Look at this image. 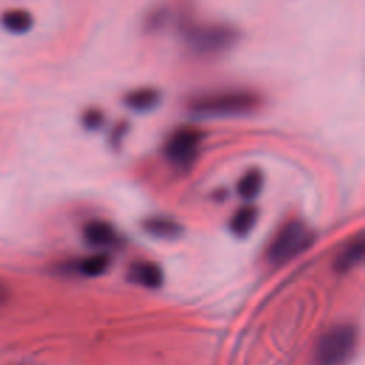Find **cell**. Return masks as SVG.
I'll use <instances>...</instances> for the list:
<instances>
[{
  "instance_id": "6da1fadb",
  "label": "cell",
  "mask_w": 365,
  "mask_h": 365,
  "mask_svg": "<svg viewBox=\"0 0 365 365\" xmlns=\"http://www.w3.org/2000/svg\"><path fill=\"white\" fill-rule=\"evenodd\" d=\"M258 103V97L252 93L224 91L191 100L188 110L198 117H231L251 113Z\"/></svg>"
},
{
  "instance_id": "7a4b0ae2",
  "label": "cell",
  "mask_w": 365,
  "mask_h": 365,
  "mask_svg": "<svg viewBox=\"0 0 365 365\" xmlns=\"http://www.w3.org/2000/svg\"><path fill=\"white\" fill-rule=\"evenodd\" d=\"M358 344L356 328L351 324H338L327 329L314 349L315 365H344L355 352Z\"/></svg>"
},
{
  "instance_id": "3957f363",
  "label": "cell",
  "mask_w": 365,
  "mask_h": 365,
  "mask_svg": "<svg viewBox=\"0 0 365 365\" xmlns=\"http://www.w3.org/2000/svg\"><path fill=\"white\" fill-rule=\"evenodd\" d=\"M314 241V234L301 221H289L275 235L268 247V261L271 264H285L304 252Z\"/></svg>"
},
{
  "instance_id": "277c9868",
  "label": "cell",
  "mask_w": 365,
  "mask_h": 365,
  "mask_svg": "<svg viewBox=\"0 0 365 365\" xmlns=\"http://www.w3.org/2000/svg\"><path fill=\"white\" fill-rule=\"evenodd\" d=\"M238 38V33L224 24H194L184 30V40L197 54H215L230 48Z\"/></svg>"
},
{
  "instance_id": "5b68a950",
  "label": "cell",
  "mask_w": 365,
  "mask_h": 365,
  "mask_svg": "<svg viewBox=\"0 0 365 365\" xmlns=\"http://www.w3.org/2000/svg\"><path fill=\"white\" fill-rule=\"evenodd\" d=\"M202 140V133L194 127H182L171 134L168 138L164 154L167 160L180 168L188 167L198 151L200 143Z\"/></svg>"
},
{
  "instance_id": "8992f818",
  "label": "cell",
  "mask_w": 365,
  "mask_h": 365,
  "mask_svg": "<svg viewBox=\"0 0 365 365\" xmlns=\"http://www.w3.org/2000/svg\"><path fill=\"white\" fill-rule=\"evenodd\" d=\"M128 277L131 281L147 288H158L163 284V271L151 261L134 262L128 269Z\"/></svg>"
},
{
  "instance_id": "52a82bcc",
  "label": "cell",
  "mask_w": 365,
  "mask_h": 365,
  "mask_svg": "<svg viewBox=\"0 0 365 365\" xmlns=\"http://www.w3.org/2000/svg\"><path fill=\"white\" fill-rule=\"evenodd\" d=\"M83 235L86 242L93 247H106L115 241V231L113 225L101 220L87 222L83 230Z\"/></svg>"
},
{
  "instance_id": "ba28073f",
  "label": "cell",
  "mask_w": 365,
  "mask_h": 365,
  "mask_svg": "<svg viewBox=\"0 0 365 365\" xmlns=\"http://www.w3.org/2000/svg\"><path fill=\"white\" fill-rule=\"evenodd\" d=\"M1 26L4 30L13 34L27 33L33 27V16L24 9H11L1 14Z\"/></svg>"
},
{
  "instance_id": "9c48e42d",
  "label": "cell",
  "mask_w": 365,
  "mask_h": 365,
  "mask_svg": "<svg viewBox=\"0 0 365 365\" xmlns=\"http://www.w3.org/2000/svg\"><path fill=\"white\" fill-rule=\"evenodd\" d=\"M160 101V94L155 88L145 87L138 88L131 93H128L124 98V103L128 108L134 111H148L154 108Z\"/></svg>"
},
{
  "instance_id": "30bf717a",
  "label": "cell",
  "mask_w": 365,
  "mask_h": 365,
  "mask_svg": "<svg viewBox=\"0 0 365 365\" xmlns=\"http://www.w3.org/2000/svg\"><path fill=\"white\" fill-rule=\"evenodd\" d=\"M364 251H365V241L361 237L355 238L354 241H351L336 257L335 259V268L341 272L351 269L352 267H355L364 257Z\"/></svg>"
},
{
  "instance_id": "8fae6325",
  "label": "cell",
  "mask_w": 365,
  "mask_h": 365,
  "mask_svg": "<svg viewBox=\"0 0 365 365\" xmlns=\"http://www.w3.org/2000/svg\"><path fill=\"white\" fill-rule=\"evenodd\" d=\"M258 212L254 207L245 205L234 212L230 221V230L237 237H245L255 225Z\"/></svg>"
},
{
  "instance_id": "7c38bea8",
  "label": "cell",
  "mask_w": 365,
  "mask_h": 365,
  "mask_svg": "<svg viewBox=\"0 0 365 365\" xmlns=\"http://www.w3.org/2000/svg\"><path fill=\"white\" fill-rule=\"evenodd\" d=\"M144 228L147 232H150L154 237L160 238H175L181 232V225L170 218L163 217H154L144 221Z\"/></svg>"
},
{
  "instance_id": "4fadbf2b",
  "label": "cell",
  "mask_w": 365,
  "mask_h": 365,
  "mask_svg": "<svg viewBox=\"0 0 365 365\" xmlns=\"http://www.w3.org/2000/svg\"><path fill=\"white\" fill-rule=\"evenodd\" d=\"M261 187H262L261 171L258 168H251L241 177L237 190L244 200H254L259 194Z\"/></svg>"
},
{
  "instance_id": "5bb4252c",
  "label": "cell",
  "mask_w": 365,
  "mask_h": 365,
  "mask_svg": "<svg viewBox=\"0 0 365 365\" xmlns=\"http://www.w3.org/2000/svg\"><path fill=\"white\" fill-rule=\"evenodd\" d=\"M108 264H110V259L107 255L96 254V255H91V257L83 259L78 265V269L81 271V274H84L87 277H97V275H101L107 269Z\"/></svg>"
},
{
  "instance_id": "9a60e30c",
  "label": "cell",
  "mask_w": 365,
  "mask_h": 365,
  "mask_svg": "<svg viewBox=\"0 0 365 365\" xmlns=\"http://www.w3.org/2000/svg\"><path fill=\"white\" fill-rule=\"evenodd\" d=\"M81 123L87 130H96L103 123V113L97 108H88L81 117Z\"/></svg>"
},
{
  "instance_id": "2e32d148",
  "label": "cell",
  "mask_w": 365,
  "mask_h": 365,
  "mask_svg": "<svg viewBox=\"0 0 365 365\" xmlns=\"http://www.w3.org/2000/svg\"><path fill=\"white\" fill-rule=\"evenodd\" d=\"M125 128H127V125H124V124H118V125H117V128H115V130H113V131H114V133H113V141H114V143H118V141H120V138H121V135L124 134Z\"/></svg>"
},
{
  "instance_id": "e0dca14e",
  "label": "cell",
  "mask_w": 365,
  "mask_h": 365,
  "mask_svg": "<svg viewBox=\"0 0 365 365\" xmlns=\"http://www.w3.org/2000/svg\"><path fill=\"white\" fill-rule=\"evenodd\" d=\"M9 299V289L4 284L0 282V307L6 304V301Z\"/></svg>"
}]
</instances>
